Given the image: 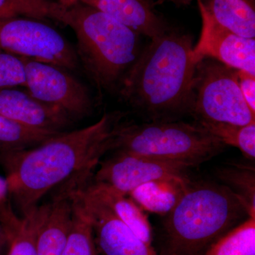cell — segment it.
<instances>
[{
    "mask_svg": "<svg viewBox=\"0 0 255 255\" xmlns=\"http://www.w3.org/2000/svg\"><path fill=\"white\" fill-rule=\"evenodd\" d=\"M65 8L56 0H0V18L25 16L60 23Z\"/></svg>",
    "mask_w": 255,
    "mask_h": 255,
    "instance_id": "cell-21",
    "label": "cell"
},
{
    "mask_svg": "<svg viewBox=\"0 0 255 255\" xmlns=\"http://www.w3.org/2000/svg\"><path fill=\"white\" fill-rule=\"evenodd\" d=\"M73 198L66 190L51 204H46L36 236L38 255H62L73 223Z\"/></svg>",
    "mask_w": 255,
    "mask_h": 255,
    "instance_id": "cell-14",
    "label": "cell"
},
{
    "mask_svg": "<svg viewBox=\"0 0 255 255\" xmlns=\"http://www.w3.org/2000/svg\"><path fill=\"white\" fill-rule=\"evenodd\" d=\"M194 100L191 115L195 121L247 125L255 122L238 85L236 70L212 60L196 66Z\"/></svg>",
    "mask_w": 255,
    "mask_h": 255,
    "instance_id": "cell-6",
    "label": "cell"
},
{
    "mask_svg": "<svg viewBox=\"0 0 255 255\" xmlns=\"http://www.w3.org/2000/svg\"><path fill=\"white\" fill-rule=\"evenodd\" d=\"M57 1L65 6V7H68L70 5L74 4V3L76 2L75 0H56Z\"/></svg>",
    "mask_w": 255,
    "mask_h": 255,
    "instance_id": "cell-30",
    "label": "cell"
},
{
    "mask_svg": "<svg viewBox=\"0 0 255 255\" xmlns=\"http://www.w3.org/2000/svg\"><path fill=\"white\" fill-rule=\"evenodd\" d=\"M192 38L168 31L139 54L121 82L122 98L147 122H174L191 115L198 63Z\"/></svg>",
    "mask_w": 255,
    "mask_h": 255,
    "instance_id": "cell-2",
    "label": "cell"
},
{
    "mask_svg": "<svg viewBox=\"0 0 255 255\" xmlns=\"http://www.w3.org/2000/svg\"><path fill=\"white\" fill-rule=\"evenodd\" d=\"M24 86L25 68L21 57L0 50V90Z\"/></svg>",
    "mask_w": 255,
    "mask_h": 255,
    "instance_id": "cell-25",
    "label": "cell"
},
{
    "mask_svg": "<svg viewBox=\"0 0 255 255\" xmlns=\"http://www.w3.org/2000/svg\"><path fill=\"white\" fill-rule=\"evenodd\" d=\"M188 184L149 183L137 188L129 195L140 208L164 216L173 207L181 192Z\"/></svg>",
    "mask_w": 255,
    "mask_h": 255,
    "instance_id": "cell-18",
    "label": "cell"
},
{
    "mask_svg": "<svg viewBox=\"0 0 255 255\" xmlns=\"http://www.w3.org/2000/svg\"><path fill=\"white\" fill-rule=\"evenodd\" d=\"M225 145L237 147L246 158H255V122L247 125L195 121Z\"/></svg>",
    "mask_w": 255,
    "mask_h": 255,
    "instance_id": "cell-20",
    "label": "cell"
},
{
    "mask_svg": "<svg viewBox=\"0 0 255 255\" xmlns=\"http://www.w3.org/2000/svg\"><path fill=\"white\" fill-rule=\"evenodd\" d=\"M238 85L248 107L255 114V75L236 70Z\"/></svg>",
    "mask_w": 255,
    "mask_h": 255,
    "instance_id": "cell-27",
    "label": "cell"
},
{
    "mask_svg": "<svg viewBox=\"0 0 255 255\" xmlns=\"http://www.w3.org/2000/svg\"><path fill=\"white\" fill-rule=\"evenodd\" d=\"M189 169L180 164L117 152L101 162L92 184L128 196L149 183L187 184L191 182Z\"/></svg>",
    "mask_w": 255,
    "mask_h": 255,
    "instance_id": "cell-8",
    "label": "cell"
},
{
    "mask_svg": "<svg viewBox=\"0 0 255 255\" xmlns=\"http://www.w3.org/2000/svg\"><path fill=\"white\" fill-rule=\"evenodd\" d=\"M60 23L78 40V56L97 87L112 90L138 57L137 33L100 10L76 1L65 8Z\"/></svg>",
    "mask_w": 255,
    "mask_h": 255,
    "instance_id": "cell-4",
    "label": "cell"
},
{
    "mask_svg": "<svg viewBox=\"0 0 255 255\" xmlns=\"http://www.w3.org/2000/svg\"><path fill=\"white\" fill-rule=\"evenodd\" d=\"M254 215L241 196L221 183L190 182L164 215L162 255H203L215 242Z\"/></svg>",
    "mask_w": 255,
    "mask_h": 255,
    "instance_id": "cell-3",
    "label": "cell"
},
{
    "mask_svg": "<svg viewBox=\"0 0 255 255\" xmlns=\"http://www.w3.org/2000/svg\"><path fill=\"white\" fill-rule=\"evenodd\" d=\"M0 50L68 70L78 66V54L68 41L55 28L36 18H0Z\"/></svg>",
    "mask_w": 255,
    "mask_h": 255,
    "instance_id": "cell-7",
    "label": "cell"
},
{
    "mask_svg": "<svg viewBox=\"0 0 255 255\" xmlns=\"http://www.w3.org/2000/svg\"><path fill=\"white\" fill-rule=\"evenodd\" d=\"M221 184L231 189L255 211V170L253 166L233 164L218 169Z\"/></svg>",
    "mask_w": 255,
    "mask_h": 255,
    "instance_id": "cell-23",
    "label": "cell"
},
{
    "mask_svg": "<svg viewBox=\"0 0 255 255\" xmlns=\"http://www.w3.org/2000/svg\"><path fill=\"white\" fill-rule=\"evenodd\" d=\"M62 255H97L91 223L78 199H73L71 231Z\"/></svg>",
    "mask_w": 255,
    "mask_h": 255,
    "instance_id": "cell-22",
    "label": "cell"
},
{
    "mask_svg": "<svg viewBox=\"0 0 255 255\" xmlns=\"http://www.w3.org/2000/svg\"><path fill=\"white\" fill-rule=\"evenodd\" d=\"M90 186L140 239L147 244L152 245V233L150 221L142 208L132 198L95 184Z\"/></svg>",
    "mask_w": 255,
    "mask_h": 255,
    "instance_id": "cell-16",
    "label": "cell"
},
{
    "mask_svg": "<svg viewBox=\"0 0 255 255\" xmlns=\"http://www.w3.org/2000/svg\"><path fill=\"white\" fill-rule=\"evenodd\" d=\"M194 0H158V1L156 2L157 4H162L166 2H170L173 3L174 4H175L176 6H188V5L191 4V3Z\"/></svg>",
    "mask_w": 255,
    "mask_h": 255,
    "instance_id": "cell-28",
    "label": "cell"
},
{
    "mask_svg": "<svg viewBox=\"0 0 255 255\" xmlns=\"http://www.w3.org/2000/svg\"><path fill=\"white\" fill-rule=\"evenodd\" d=\"M203 255H255V215L228 231Z\"/></svg>",
    "mask_w": 255,
    "mask_h": 255,
    "instance_id": "cell-19",
    "label": "cell"
},
{
    "mask_svg": "<svg viewBox=\"0 0 255 255\" xmlns=\"http://www.w3.org/2000/svg\"><path fill=\"white\" fill-rule=\"evenodd\" d=\"M9 237L2 223L0 222V253L4 246L6 238Z\"/></svg>",
    "mask_w": 255,
    "mask_h": 255,
    "instance_id": "cell-29",
    "label": "cell"
},
{
    "mask_svg": "<svg viewBox=\"0 0 255 255\" xmlns=\"http://www.w3.org/2000/svg\"><path fill=\"white\" fill-rule=\"evenodd\" d=\"M100 10L137 34L150 38L163 34L169 28L154 11L148 0H75Z\"/></svg>",
    "mask_w": 255,
    "mask_h": 255,
    "instance_id": "cell-13",
    "label": "cell"
},
{
    "mask_svg": "<svg viewBox=\"0 0 255 255\" xmlns=\"http://www.w3.org/2000/svg\"><path fill=\"white\" fill-rule=\"evenodd\" d=\"M60 132L24 127L0 115V155L36 147Z\"/></svg>",
    "mask_w": 255,
    "mask_h": 255,
    "instance_id": "cell-17",
    "label": "cell"
},
{
    "mask_svg": "<svg viewBox=\"0 0 255 255\" xmlns=\"http://www.w3.org/2000/svg\"><path fill=\"white\" fill-rule=\"evenodd\" d=\"M122 115L107 113L96 123L61 132L26 150L0 155L6 172L9 196L23 217L52 189L87 184L100 159L113 148Z\"/></svg>",
    "mask_w": 255,
    "mask_h": 255,
    "instance_id": "cell-1",
    "label": "cell"
},
{
    "mask_svg": "<svg viewBox=\"0 0 255 255\" xmlns=\"http://www.w3.org/2000/svg\"><path fill=\"white\" fill-rule=\"evenodd\" d=\"M225 147L196 122L174 121L121 125L112 149L191 169L219 155Z\"/></svg>",
    "mask_w": 255,
    "mask_h": 255,
    "instance_id": "cell-5",
    "label": "cell"
},
{
    "mask_svg": "<svg viewBox=\"0 0 255 255\" xmlns=\"http://www.w3.org/2000/svg\"><path fill=\"white\" fill-rule=\"evenodd\" d=\"M46 205L37 206L23 216L19 226L11 237L8 255H38L36 236L38 226L44 214Z\"/></svg>",
    "mask_w": 255,
    "mask_h": 255,
    "instance_id": "cell-24",
    "label": "cell"
},
{
    "mask_svg": "<svg viewBox=\"0 0 255 255\" xmlns=\"http://www.w3.org/2000/svg\"><path fill=\"white\" fill-rule=\"evenodd\" d=\"M220 26L245 38L255 37V0H196Z\"/></svg>",
    "mask_w": 255,
    "mask_h": 255,
    "instance_id": "cell-15",
    "label": "cell"
},
{
    "mask_svg": "<svg viewBox=\"0 0 255 255\" xmlns=\"http://www.w3.org/2000/svg\"><path fill=\"white\" fill-rule=\"evenodd\" d=\"M21 58L25 68L24 87L33 97L61 110L70 118H81L90 113L92 100L87 87L65 69Z\"/></svg>",
    "mask_w": 255,
    "mask_h": 255,
    "instance_id": "cell-9",
    "label": "cell"
},
{
    "mask_svg": "<svg viewBox=\"0 0 255 255\" xmlns=\"http://www.w3.org/2000/svg\"><path fill=\"white\" fill-rule=\"evenodd\" d=\"M9 190L6 179L0 177V222L2 223L6 232L12 233L19 226L20 221L15 216L8 201Z\"/></svg>",
    "mask_w": 255,
    "mask_h": 255,
    "instance_id": "cell-26",
    "label": "cell"
},
{
    "mask_svg": "<svg viewBox=\"0 0 255 255\" xmlns=\"http://www.w3.org/2000/svg\"><path fill=\"white\" fill-rule=\"evenodd\" d=\"M0 115L24 127L55 132H61L71 119L61 110L18 87L0 90Z\"/></svg>",
    "mask_w": 255,
    "mask_h": 255,
    "instance_id": "cell-12",
    "label": "cell"
},
{
    "mask_svg": "<svg viewBox=\"0 0 255 255\" xmlns=\"http://www.w3.org/2000/svg\"><path fill=\"white\" fill-rule=\"evenodd\" d=\"M198 6L202 30L197 45L193 48L196 61L214 58L229 68L255 75V38H245L223 28L208 16L200 4Z\"/></svg>",
    "mask_w": 255,
    "mask_h": 255,
    "instance_id": "cell-11",
    "label": "cell"
},
{
    "mask_svg": "<svg viewBox=\"0 0 255 255\" xmlns=\"http://www.w3.org/2000/svg\"><path fill=\"white\" fill-rule=\"evenodd\" d=\"M75 192L91 223L97 252L102 255H158L90 185L82 186Z\"/></svg>",
    "mask_w": 255,
    "mask_h": 255,
    "instance_id": "cell-10",
    "label": "cell"
}]
</instances>
